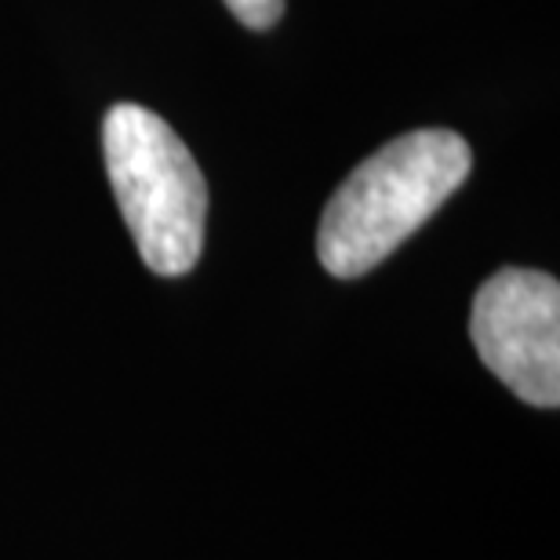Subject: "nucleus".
Listing matches in <instances>:
<instances>
[{"label":"nucleus","instance_id":"obj_1","mask_svg":"<svg viewBox=\"0 0 560 560\" xmlns=\"http://www.w3.org/2000/svg\"><path fill=\"white\" fill-rule=\"evenodd\" d=\"M474 153L458 131L419 128L361 161L320 215L317 255L331 277L353 280L394 255L466 183Z\"/></svg>","mask_w":560,"mask_h":560},{"label":"nucleus","instance_id":"obj_2","mask_svg":"<svg viewBox=\"0 0 560 560\" xmlns=\"http://www.w3.org/2000/svg\"><path fill=\"white\" fill-rule=\"evenodd\" d=\"M106 175L142 262L161 277H183L205 252L208 186L178 139L153 109L120 103L103 120Z\"/></svg>","mask_w":560,"mask_h":560},{"label":"nucleus","instance_id":"obj_3","mask_svg":"<svg viewBox=\"0 0 560 560\" xmlns=\"http://www.w3.org/2000/svg\"><path fill=\"white\" fill-rule=\"evenodd\" d=\"M469 339L488 372L535 408L560 405V284L542 270L506 266L480 284Z\"/></svg>","mask_w":560,"mask_h":560},{"label":"nucleus","instance_id":"obj_4","mask_svg":"<svg viewBox=\"0 0 560 560\" xmlns=\"http://www.w3.org/2000/svg\"><path fill=\"white\" fill-rule=\"evenodd\" d=\"M226 8L248 30H270L284 15V0H226Z\"/></svg>","mask_w":560,"mask_h":560}]
</instances>
